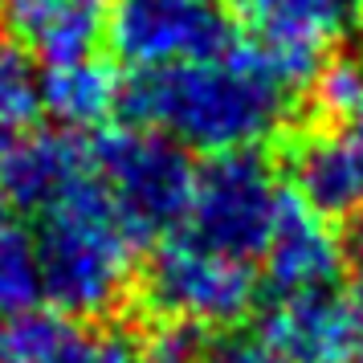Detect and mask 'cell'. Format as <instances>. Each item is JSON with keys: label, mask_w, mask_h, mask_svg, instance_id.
Instances as JSON below:
<instances>
[{"label": "cell", "mask_w": 363, "mask_h": 363, "mask_svg": "<svg viewBox=\"0 0 363 363\" xmlns=\"http://www.w3.org/2000/svg\"><path fill=\"white\" fill-rule=\"evenodd\" d=\"M298 90L253 41L184 66L135 74L123 90L131 123L167 135L184 151H257L286 127Z\"/></svg>", "instance_id": "cell-1"}, {"label": "cell", "mask_w": 363, "mask_h": 363, "mask_svg": "<svg viewBox=\"0 0 363 363\" xmlns=\"http://www.w3.org/2000/svg\"><path fill=\"white\" fill-rule=\"evenodd\" d=\"M41 294L66 318H102L131 294L139 241L123 225L94 164L37 213Z\"/></svg>", "instance_id": "cell-2"}, {"label": "cell", "mask_w": 363, "mask_h": 363, "mask_svg": "<svg viewBox=\"0 0 363 363\" xmlns=\"http://www.w3.org/2000/svg\"><path fill=\"white\" fill-rule=\"evenodd\" d=\"M90 164L139 245L180 233L196 184V164L180 143L139 123L102 127L90 143Z\"/></svg>", "instance_id": "cell-3"}, {"label": "cell", "mask_w": 363, "mask_h": 363, "mask_svg": "<svg viewBox=\"0 0 363 363\" xmlns=\"http://www.w3.org/2000/svg\"><path fill=\"white\" fill-rule=\"evenodd\" d=\"M139 286L155 318L192 327L200 335L245 323L257 302L253 265L225 257L184 233H172L167 241H160Z\"/></svg>", "instance_id": "cell-4"}, {"label": "cell", "mask_w": 363, "mask_h": 363, "mask_svg": "<svg viewBox=\"0 0 363 363\" xmlns=\"http://www.w3.org/2000/svg\"><path fill=\"white\" fill-rule=\"evenodd\" d=\"M281 192L286 188H278L269 164L257 151L208 155V164L196 167L180 233L225 257L253 262L269 241Z\"/></svg>", "instance_id": "cell-5"}, {"label": "cell", "mask_w": 363, "mask_h": 363, "mask_svg": "<svg viewBox=\"0 0 363 363\" xmlns=\"http://www.w3.org/2000/svg\"><path fill=\"white\" fill-rule=\"evenodd\" d=\"M106 37L115 57L135 74L216 57L237 45L233 21L216 0H115Z\"/></svg>", "instance_id": "cell-6"}, {"label": "cell", "mask_w": 363, "mask_h": 363, "mask_svg": "<svg viewBox=\"0 0 363 363\" xmlns=\"http://www.w3.org/2000/svg\"><path fill=\"white\" fill-rule=\"evenodd\" d=\"M253 45L298 94L311 90L330 45L359 17L355 0H241Z\"/></svg>", "instance_id": "cell-7"}, {"label": "cell", "mask_w": 363, "mask_h": 363, "mask_svg": "<svg viewBox=\"0 0 363 363\" xmlns=\"http://www.w3.org/2000/svg\"><path fill=\"white\" fill-rule=\"evenodd\" d=\"M262 269L274 298L327 290L343 269V241L330 229V216L311 208L298 192H281L269 241L262 249Z\"/></svg>", "instance_id": "cell-8"}, {"label": "cell", "mask_w": 363, "mask_h": 363, "mask_svg": "<svg viewBox=\"0 0 363 363\" xmlns=\"http://www.w3.org/2000/svg\"><path fill=\"white\" fill-rule=\"evenodd\" d=\"M262 343L286 363H347L363 347L355 314L335 290L278 294L262 314Z\"/></svg>", "instance_id": "cell-9"}, {"label": "cell", "mask_w": 363, "mask_h": 363, "mask_svg": "<svg viewBox=\"0 0 363 363\" xmlns=\"http://www.w3.org/2000/svg\"><path fill=\"white\" fill-rule=\"evenodd\" d=\"M90 167V143L69 131L4 135V200L9 213L37 216L69 180Z\"/></svg>", "instance_id": "cell-10"}, {"label": "cell", "mask_w": 363, "mask_h": 363, "mask_svg": "<svg viewBox=\"0 0 363 363\" xmlns=\"http://www.w3.org/2000/svg\"><path fill=\"white\" fill-rule=\"evenodd\" d=\"M9 363H139L135 335L118 327H86L66 314L9 318Z\"/></svg>", "instance_id": "cell-11"}, {"label": "cell", "mask_w": 363, "mask_h": 363, "mask_svg": "<svg viewBox=\"0 0 363 363\" xmlns=\"http://www.w3.org/2000/svg\"><path fill=\"white\" fill-rule=\"evenodd\" d=\"M294 192L323 216L363 213V155L335 123L306 131L290 151Z\"/></svg>", "instance_id": "cell-12"}, {"label": "cell", "mask_w": 363, "mask_h": 363, "mask_svg": "<svg viewBox=\"0 0 363 363\" xmlns=\"http://www.w3.org/2000/svg\"><path fill=\"white\" fill-rule=\"evenodd\" d=\"M115 0H0V25L45 62L94 53Z\"/></svg>", "instance_id": "cell-13"}, {"label": "cell", "mask_w": 363, "mask_h": 363, "mask_svg": "<svg viewBox=\"0 0 363 363\" xmlns=\"http://www.w3.org/2000/svg\"><path fill=\"white\" fill-rule=\"evenodd\" d=\"M123 74L94 53L45 62L41 69V106L62 123V131H102L115 111H123Z\"/></svg>", "instance_id": "cell-14"}, {"label": "cell", "mask_w": 363, "mask_h": 363, "mask_svg": "<svg viewBox=\"0 0 363 363\" xmlns=\"http://www.w3.org/2000/svg\"><path fill=\"white\" fill-rule=\"evenodd\" d=\"M41 66L37 53L0 25V135L29 131L41 118Z\"/></svg>", "instance_id": "cell-15"}, {"label": "cell", "mask_w": 363, "mask_h": 363, "mask_svg": "<svg viewBox=\"0 0 363 363\" xmlns=\"http://www.w3.org/2000/svg\"><path fill=\"white\" fill-rule=\"evenodd\" d=\"M41 262H37V237L21 220H0V318L37 311L41 302Z\"/></svg>", "instance_id": "cell-16"}, {"label": "cell", "mask_w": 363, "mask_h": 363, "mask_svg": "<svg viewBox=\"0 0 363 363\" xmlns=\"http://www.w3.org/2000/svg\"><path fill=\"white\" fill-rule=\"evenodd\" d=\"M135 355H139V363H204L208 351L200 343V330L155 318V323L135 339Z\"/></svg>", "instance_id": "cell-17"}, {"label": "cell", "mask_w": 363, "mask_h": 363, "mask_svg": "<svg viewBox=\"0 0 363 363\" xmlns=\"http://www.w3.org/2000/svg\"><path fill=\"white\" fill-rule=\"evenodd\" d=\"M314 99H318V111H327L330 123L343 118L363 99V62H351V57L323 62L314 78Z\"/></svg>", "instance_id": "cell-18"}, {"label": "cell", "mask_w": 363, "mask_h": 363, "mask_svg": "<svg viewBox=\"0 0 363 363\" xmlns=\"http://www.w3.org/2000/svg\"><path fill=\"white\" fill-rule=\"evenodd\" d=\"M343 269H347V306L355 314V327L363 339V213H355L351 237L343 245Z\"/></svg>", "instance_id": "cell-19"}, {"label": "cell", "mask_w": 363, "mask_h": 363, "mask_svg": "<svg viewBox=\"0 0 363 363\" xmlns=\"http://www.w3.org/2000/svg\"><path fill=\"white\" fill-rule=\"evenodd\" d=\"M204 363H286L278 351H269L262 339H225L220 347H213Z\"/></svg>", "instance_id": "cell-20"}, {"label": "cell", "mask_w": 363, "mask_h": 363, "mask_svg": "<svg viewBox=\"0 0 363 363\" xmlns=\"http://www.w3.org/2000/svg\"><path fill=\"white\" fill-rule=\"evenodd\" d=\"M335 127H339V131H343L347 139L355 143V151L363 155V99L355 102V106H351V111H347L343 118H335Z\"/></svg>", "instance_id": "cell-21"}, {"label": "cell", "mask_w": 363, "mask_h": 363, "mask_svg": "<svg viewBox=\"0 0 363 363\" xmlns=\"http://www.w3.org/2000/svg\"><path fill=\"white\" fill-rule=\"evenodd\" d=\"M9 216V200H4V135H0V220Z\"/></svg>", "instance_id": "cell-22"}, {"label": "cell", "mask_w": 363, "mask_h": 363, "mask_svg": "<svg viewBox=\"0 0 363 363\" xmlns=\"http://www.w3.org/2000/svg\"><path fill=\"white\" fill-rule=\"evenodd\" d=\"M0 363H9V323L0 318Z\"/></svg>", "instance_id": "cell-23"}, {"label": "cell", "mask_w": 363, "mask_h": 363, "mask_svg": "<svg viewBox=\"0 0 363 363\" xmlns=\"http://www.w3.org/2000/svg\"><path fill=\"white\" fill-rule=\"evenodd\" d=\"M355 4H359V21H363V0H355Z\"/></svg>", "instance_id": "cell-24"}, {"label": "cell", "mask_w": 363, "mask_h": 363, "mask_svg": "<svg viewBox=\"0 0 363 363\" xmlns=\"http://www.w3.org/2000/svg\"><path fill=\"white\" fill-rule=\"evenodd\" d=\"M347 363H363V359H347Z\"/></svg>", "instance_id": "cell-25"}]
</instances>
